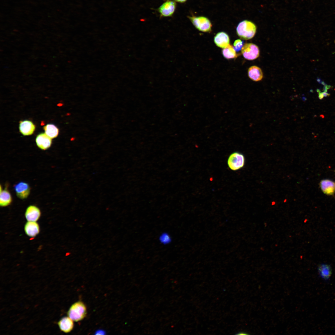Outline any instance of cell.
I'll return each instance as SVG.
<instances>
[{
    "instance_id": "obj_22",
    "label": "cell",
    "mask_w": 335,
    "mask_h": 335,
    "mask_svg": "<svg viewBox=\"0 0 335 335\" xmlns=\"http://www.w3.org/2000/svg\"><path fill=\"white\" fill-rule=\"evenodd\" d=\"M106 334V332L104 330L99 329L97 330L94 334L95 335H105Z\"/></svg>"
},
{
    "instance_id": "obj_20",
    "label": "cell",
    "mask_w": 335,
    "mask_h": 335,
    "mask_svg": "<svg viewBox=\"0 0 335 335\" xmlns=\"http://www.w3.org/2000/svg\"><path fill=\"white\" fill-rule=\"evenodd\" d=\"M159 240L162 243L167 244L170 243L172 241L171 238L167 233H163L159 237Z\"/></svg>"
},
{
    "instance_id": "obj_12",
    "label": "cell",
    "mask_w": 335,
    "mask_h": 335,
    "mask_svg": "<svg viewBox=\"0 0 335 335\" xmlns=\"http://www.w3.org/2000/svg\"><path fill=\"white\" fill-rule=\"evenodd\" d=\"M35 129V126L31 121L25 120L20 122L19 129L20 132L24 136L32 134Z\"/></svg>"
},
{
    "instance_id": "obj_21",
    "label": "cell",
    "mask_w": 335,
    "mask_h": 335,
    "mask_svg": "<svg viewBox=\"0 0 335 335\" xmlns=\"http://www.w3.org/2000/svg\"><path fill=\"white\" fill-rule=\"evenodd\" d=\"M243 42L240 39H237L234 41V48L236 51H239L241 50L243 46Z\"/></svg>"
},
{
    "instance_id": "obj_26",
    "label": "cell",
    "mask_w": 335,
    "mask_h": 335,
    "mask_svg": "<svg viewBox=\"0 0 335 335\" xmlns=\"http://www.w3.org/2000/svg\"><path fill=\"white\" fill-rule=\"evenodd\" d=\"M248 334V333H245V332H239V333H238L237 334H238V335H247V334Z\"/></svg>"
},
{
    "instance_id": "obj_2",
    "label": "cell",
    "mask_w": 335,
    "mask_h": 335,
    "mask_svg": "<svg viewBox=\"0 0 335 335\" xmlns=\"http://www.w3.org/2000/svg\"><path fill=\"white\" fill-rule=\"evenodd\" d=\"M87 313V308L85 304L81 301H78L70 306L67 315L73 321L78 322L83 319Z\"/></svg>"
},
{
    "instance_id": "obj_25",
    "label": "cell",
    "mask_w": 335,
    "mask_h": 335,
    "mask_svg": "<svg viewBox=\"0 0 335 335\" xmlns=\"http://www.w3.org/2000/svg\"><path fill=\"white\" fill-rule=\"evenodd\" d=\"M187 0H175V1L178 2L183 3L186 1Z\"/></svg>"
},
{
    "instance_id": "obj_1",
    "label": "cell",
    "mask_w": 335,
    "mask_h": 335,
    "mask_svg": "<svg viewBox=\"0 0 335 335\" xmlns=\"http://www.w3.org/2000/svg\"><path fill=\"white\" fill-rule=\"evenodd\" d=\"M257 27L252 22L247 20H243L238 25L237 33L242 39L249 40L253 38L256 33Z\"/></svg>"
},
{
    "instance_id": "obj_9",
    "label": "cell",
    "mask_w": 335,
    "mask_h": 335,
    "mask_svg": "<svg viewBox=\"0 0 335 335\" xmlns=\"http://www.w3.org/2000/svg\"><path fill=\"white\" fill-rule=\"evenodd\" d=\"M36 142L39 148L42 150H45L51 146V140L45 133H41L37 136Z\"/></svg>"
},
{
    "instance_id": "obj_3",
    "label": "cell",
    "mask_w": 335,
    "mask_h": 335,
    "mask_svg": "<svg viewBox=\"0 0 335 335\" xmlns=\"http://www.w3.org/2000/svg\"><path fill=\"white\" fill-rule=\"evenodd\" d=\"M188 18L198 30L204 32L211 31L212 24L209 19L203 16H188Z\"/></svg>"
},
{
    "instance_id": "obj_27",
    "label": "cell",
    "mask_w": 335,
    "mask_h": 335,
    "mask_svg": "<svg viewBox=\"0 0 335 335\" xmlns=\"http://www.w3.org/2000/svg\"><path fill=\"white\" fill-rule=\"evenodd\" d=\"M320 117H322V118H324V116L323 114H321L320 115Z\"/></svg>"
},
{
    "instance_id": "obj_8",
    "label": "cell",
    "mask_w": 335,
    "mask_h": 335,
    "mask_svg": "<svg viewBox=\"0 0 335 335\" xmlns=\"http://www.w3.org/2000/svg\"><path fill=\"white\" fill-rule=\"evenodd\" d=\"M41 211L37 206L31 205L27 208L25 215L28 221H36L41 216Z\"/></svg>"
},
{
    "instance_id": "obj_18",
    "label": "cell",
    "mask_w": 335,
    "mask_h": 335,
    "mask_svg": "<svg viewBox=\"0 0 335 335\" xmlns=\"http://www.w3.org/2000/svg\"><path fill=\"white\" fill-rule=\"evenodd\" d=\"M43 128L45 133L51 139L56 137L58 135L59 130L53 124H47Z\"/></svg>"
},
{
    "instance_id": "obj_7",
    "label": "cell",
    "mask_w": 335,
    "mask_h": 335,
    "mask_svg": "<svg viewBox=\"0 0 335 335\" xmlns=\"http://www.w3.org/2000/svg\"><path fill=\"white\" fill-rule=\"evenodd\" d=\"M176 7V3L173 1H168L163 4L159 8L161 15L165 17L170 16L173 14Z\"/></svg>"
},
{
    "instance_id": "obj_15",
    "label": "cell",
    "mask_w": 335,
    "mask_h": 335,
    "mask_svg": "<svg viewBox=\"0 0 335 335\" xmlns=\"http://www.w3.org/2000/svg\"><path fill=\"white\" fill-rule=\"evenodd\" d=\"M248 75L249 77L254 81L261 80L263 77V74L261 69L256 66H252L248 70Z\"/></svg>"
},
{
    "instance_id": "obj_19",
    "label": "cell",
    "mask_w": 335,
    "mask_h": 335,
    "mask_svg": "<svg viewBox=\"0 0 335 335\" xmlns=\"http://www.w3.org/2000/svg\"><path fill=\"white\" fill-rule=\"evenodd\" d=\"M234 47L230 44L222 50V54L224 57L228 59L235 58L238 56Z\"/></svg>"
},
{
    "instance_id": "obj_13",
    "label": "cell",
    "mask_w": 335,
    "mask_h": 335,
    "mask_svg": "<svg viewBox=\"0 0 335 335\" xmlns=\"http://www.w3.org/2000/svg\"><path fill=\"white\" fill-rule=\"evenodd\" d=\"M320 188L325 194L332 195L335 190V183L333 181L328 179L323 180L320 183Z\"/></svg>"
},
{
    "instance_id": "obj_24",
    "label": "cell",
    "mask_w": 335,
    "mask_h": 335,
    "mask_svg": "<svg viewBox=\"0 0 335 335\" xmlns=\"http://www.w3.org/2000/svg\"><path fill=\"white\" fill-rule=\"evenodd\" d=\"M323 94L324 95V96L326 97L327 96H330V94L327 93L326 92H322Z\"/></svg>"
},
{
    "instance_id": "obj_6",
    "label": "cell",
    "mask_w": 335,
    "mask_h": 335,
    "mask_svg": "<svg viewBox=\"0 0 335 335\" xmlns=\"http://www.w3.org/2000/svg\"><path fill=\"white\" fill-rule=\"evenodd\" d=\"M14 188L17 197L22 199L27 198L30 193V186L28 183L24 181L15 185Z\"/></svg>"
},
{
    "instance_id": "obj_4",
    "label": "cell",
    "mask_w": 335,
    "mask_h": 335,
    "mask_svg": "<svg viewBox=\"0 0 335 335\" xmlns=\"http://www.w3.org/2000/svg\"><path fill=\"white\" fill-rule=\"evenodd\" d=\"M245 158L244 155L238 152H234L231 154L227 160L229 167L233 171H236L243 168Z\"/></svg>"
},
{
    "instance_id": "obj_16",
    "label": "cell",
    "mask_w": 335,
    "mask_h": 335,
    "mask_svg": "<svg viewBox=\"0 0 335 335\" xmlns=\"http://www.w3.org/2000/svg\"><path fill=\"white\" fill-rule=\"evenodd\" d=\"M0 187V205L1 207H6L11 203L12 196L7 187L2 190L1 185Z\"/></svg>"
},
{
    "instance_id": "obj_11",
    "label": "cell",
    "mask_w": 335,
    "mask_h": 335,
    "mask_svg": "<svg viewBox=\"0 0 335 335\" xmlns=\"http://www.w3.org/2000/svg\"><path fill=\"white\" fill-rule=\"evenodd\" d=\"M25 231L27 235L30 237L36 236L39 232V227L36 221H28L25 224Z\"/></svg>"
},
{
    "instance_id": "obj_17",
    "label": "cell",
    "mask_w": 335,
    "mask_h": 335,
    "mask_svg": "<svg viewBox=\"0 0 335 335\" xmlns=\"http://www.w3.org/2000/svg\"><path fill=\"white\" fill-rule=\"evenodd\" d=\"M318 270L320 276L325 279H328L332 274V269L330 266L322 264L318 267Z\"/></svg>"
},
{
    "instance_id": "obj_5",
    "label": "cell",
    "mask_w": 335,
    "mask_h": 335,
    "mask_svg": "<svg viewBox=\"0 0 335 335\" xmlns=\"http://www.w3.org/2000/svg\"><path fill=\"white\" fill-rule=\"evenodd\" d=\"M241 53L243 57L248 60H253L259 56L260 51L258 47L252 43H246L242 47Z\"/></svg>"
},
{
    "instance_id": "obj_10",
    "label": "cell",
    "mask_w": 335,
    "mask_h": 335,
    "mask_svg": "<svg viewBox=\"0 0 335 335\" xmlns=\"http://www.w3.org/2000/svg\"><path fill=\"white\" fill-rule=\"evenodd\" d=\"M214 42L217 47L224 48L229 44L230 38L226 33L221 32L216 34L214 38Z\"/></svg>"
},
{
    "instance_id": "obj_23",
    "label": "cell",
    "mask_w": 335,
    "mask_h": 335,
    "mask_svg": "<svg viewBox=\"0 0 335 335\" xmlns=\"http://www.w3.org/2000/svg\"><path fill=\"white\" fill-rule=\"evenodd\" d=\"M318 94H319V96H318V97H319V99H320V100L322 99L324 97V96L323 94L322 93V92H320L319 93H318Z\"/></svg>"
},
{
    "instance_id": "obj_14",
    "label": "cell",
    "mask_w": 335,
    "mask_h": 335,
    "mask_svg": "<svg viewBox=\"0 0 335 335\" xmlns=\"http://www.w3.org/2000/svg\"><path fill=\"white\" fill-rule=\"evenodd\" d=\"M58 325L60 329L65 333L70 332L74 326L73 320L69 317H65L61 318L58 322Z\"/></svg>"
}]
</instances>
